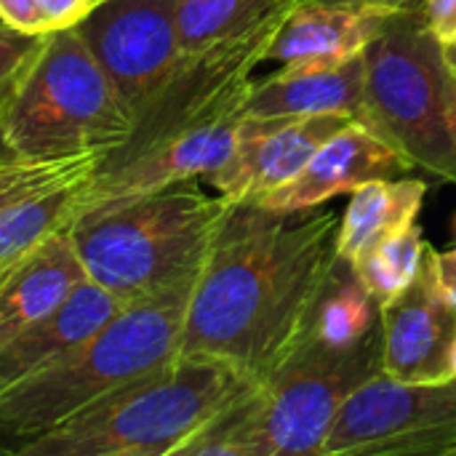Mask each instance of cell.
Returning <instances> with one entry per match:
<instances>
[{
  "label": "cell",
  "mask_w": 456,
  "mask_h": 456,
  "mask_svg": "<svg viewBox=\"0 0 456 456\" xmlns=\"http://www.w3.org/2000/svg\"><path fill=\"white\" fill-rule=\"evenodd\" d=\"M331 208L273 211L232 203L195 278L179 355L230 363L267 379L305 339L337 262Z\"/></svg>",
  "instance_id": "6da1fadb"
},
{
  "label": "cell",
  "mask_w": 456,
  "mask_h": 456,
  "mask_svg": "<svg viewBox=\"0 0 456 456\" xmlns=\"http://www.w3.org/2000/svg\"><path fill=\"white\" fill-rule=\"evenodd\" d=\"M289 8L243 35L182 53L171 75L134 115L128 139L107 152L86 182L80 216L179 182H206L235 147L251 72L265 61Z\"/></svg>",
  "instance_id": "7a4b0ae2"
},
{
  "label": "cell",
  "mask_w": 456,
  "mask_h": 456,
  "mask_svg": "<svg viewBox=\"0 0 456 456\" xmlns=\"http://www.w3.org/2000/svg\"><path fill=\"white\" fill-rule=\"evenodd\" d=\"M230 206L190 179L80 216L69 240L86 278L128 307L192 283Z\"/></svg>",
  "instance_id": "3957f363"
},
{
  "label": "cell",
  "mask_w": 456,
  "mask_h": 456,
  "mask_svg": "<svg viewBox=\"0 0 456 456\" xmlns=\"http://www.w3.org/2000/svg\"><path fill=\"white\" fill-rule=\"evenodd\" d=\"M256 382L230 363L176 355L112 390L59 428L27 441L24 456H176L222 409Z\"/></svg>",
  "instance_id": "277c9868"
},
{
  "label": "cell",
  "mask_w": 456,
  "mask_h": 456,
  "mask_svg": "<svg viewBox=\"0 0 456 456\" xmlns=\"http://www.w3.org/2000/svg\"><path fill=\"white\" fill-rule=\"evenodd\" d=\"M192 286L195 281L120 307L112 321L56 363L5 387L0 393V436L13 441L8 452L174 361Z\"/></svg>",
  "instance_id": "5b68a950"
},
{
  "label": "cell",
  "mask_w": 456,
  "mask_h": 456,
  "mask_svg": "<svg viewBox=\"0 0 456 456\" xmlns=\"http://www.w3.org/2000/svg\"><path fill=\"white\" fill-rule=\"evenodd\" d=\"M382 374V339L350 353L302 339L259 385L222 409L176 456H321L347 395Z\"/></svg>",
  "instance_id": "8992f818"
},
{
  "label": "cell",
  "mask_w": 456,
  "mask_h": 456,
  "mask_svg": "<svg viewBox=\"0 0 456 456\" xmlns=\"http://www.w3.org/2000/svg\"><path fill=\"white\" fill-rule=\"evenodd\" d=\"M131 128L134 112L75 27L45 35L0 110V144L13 158L112 152Z\"/></svg>",
  "instance_id": "52a82bcc"
},
{
  "label": "cell",
  "mask_w": 456,
  "mask_h": 456,
  "mask_svg": "<svg viewBox=\"0 0 456 456\" xmlns=\"http://www.w3.org/2000/svg\"><path fill=\"white\" fill-rule=\"evenodd\" d=\"M366 123L411 168L456 184V77L419 8L387 16L366 45Z\"/></svg>",
  "instance_id": "ba28073f"
},
{
  "label": "cell",
  "mask_w": 456,
  "mask_h": 456,
  "mask_svg": "<svg viewBox=\"0 0 456 456\" xmlns=\"http://www.w3.org/2000/svg\"><path fill=\"white\" fill-rule=\"evenodd\" d=\"M454 449L456 377L401 382L382 371L347 395L321 456H452Z\"/></svg>",
  "instance_id": "9c48e42d"
},
{
  "label": "cell",
  "mask_w": 456,
  "mask_h": 456,
  "mask_svg": "<svg viewBox=\"0 0 456 456\" xmlns=\"http://www.w3.org/2000/svg\"><path fill=\"white\" fill-rule=\"evenodd\" d=\"M75 29L134 115L182 59L176 0H104Z\"/></svg>",
  "instance_id": "30bf717a"
},
{
  "label": "cell",
  "mask_w": 456,
  "mask_h": 456,
  "mask_svg": "<svg viewBox=\"0 0 456 456\" xmlns=\"http://www.w3.org/2000/svg\"><path fill=\"white\" fill-rule=\"evenodd\" d=\"M436 254L428 243L414 281L382 305V371L401 382L456 377V310L441 289Z\"/></svg>",
  "instance_id": "8fae6325"
},
{
  "label": "cell",
  "mask_w": 456,
  "mask_h": 456,
  "mask_svg": "<svg viewBox=\"0 0 456 456\" xmlns=\"http://www.w3.org/2000/svg\"><path fill=\"white\" fill-rule=\"evenodd\" d=\"M350 120L347 115H246L230 158L206 182L230 203H256L297 176L313 152Z\"/></svg>",
  "instance_id": "7c38bea8"
},
{
  "label": "cell",
  "mask_w": 456,
  "mask_h": 456,
  "mask_svg": "<svg viewBox=\"0 0 456 456\" xmlns=\"http://www.w3.org/2000/svg\"><path fill=\"white\" fill-rule=\"evenodd\" d=\"M409 171L414 168L382 136L366 123L350 120L313 152L297 176L262 195L256 206L273 211L315 208L337 195H350L366 182L398 179Z\"/></svg>",
  "instance_id": "4fadbf2b"
},
{
  "label": "cell",
  "mask_w": 456,
  "mask_h": 456,
  "mask_svg": "<svg viewBox=\"0 0 456 456\" xmlns=\"http://www.w3.org/2000/svg\"><path fill=\"white\" fill-rule=\"evenodd\" d=\"M366 110V56L342 61L283 64L275 75L251 80L246 115H347L361 120Z\"/></svg>",
  "instance_id": "5bb4252c"
},
{
  "label": "cell",
  "mask_w": 456,
  "mask_h": 456,
  "mask_svg": "<svg viewBox=\"0 0 456 456\" xmlns=\"http://www.w3.org/2000/svg\"><path fill=\"white\" fill-rule=\"evenodd\" d=\"M120 305L88 278L45 318L0 347V393L56 363L118 315Z\"/></svg>",
  "instance_id": "9a60e30c"
},
{
  "label": "cell",
  "mask_w": 456,
  "mask_h": 456,
  "mask_svg": "<svg viewBox=\"0 0 456 456\" xmlns=\"http://www.w3.org/2000/svg\"><path fill=\"white\" fill-rule=\"evenodd\" d=\"M385 21L387 16L382 13L323 3H294L267 45L265 61H342L363 53L366 45L382 32Z\"/></svg>",
  "instance_id": "2e32d148"
},
{
  "label": "cell",
  "mask_w": 456,
  "mask_h": 456,
  "mask_svg": "<svg viewBox=\"0 0 456 456\" xmlns=\"http://www.w3.org/2000/svg\"><path fill=\"white\" fill-rule=\"evenodd\" d=\"M83 281L86 270L69 232L48 240L0 286V347L27 326L51 315Z\"/></svg>",
  "instance_id": "e0dca14e"
},
{
  "label": "cell",
  "mask_w": 456,
  "mask_h": 456,
  "mask_svg": "<svg viewBox=\"0 0 456 456\" xmlns=\"http://www.w3.org/2000/svg\"><path fill=\"white\" fill-rule=\"evenodd\" d=\"M428 195L425 179L398 176L374 179L350 192V203L339 222L337 254L355 265L371 246L417 222Z\"/></svg>",
  "instance_id": "ac0fdd59"
},
{
  "label": "cell",
  "mask_w": 456,
  "mask_h": 456,
  "mask_svg": "<svg viewBox=\"0 0 456 456\" xmlns=\"http://www.w3.org/2000/svg\"><path fill=\"white\" fill-rule=\"evenodd\" d=\"M305 339L334 353H350L382 339V305L342 256L329 273Z\"/></svg>",
  "instance_id": "d6986e66"
},
{
  "label": "cell",
  "mask_w": 456,
  "mask_h": 456,
  "mask_svg": "<svg viewBox=\"0 0 456 456\" xmlns=\"http://www.w3.org/2000/svg\"><path fill=\"white\" fill-rule=\"evenodd\" d=\"M91 176L32 198L0 216V286L48 240L72 230L83 214V187Z\"/></svg>",
  "instance_id": "ffe728a7"
},
{
  "label": "cell",
  "mask_w": 456,
  "mask_h": 456,
  "mask_svg": "<svg viewBox=\"0 0 456 456\" xmlns=\"http://www.w3.org/2000/svg\"><path fill=\"white\" fill-rule=\"evenodd\" d=\"M294 0H176V32L182 53L211 48L222 40L243 35Z\"/></svg>",
  "instance_id": "44dd1931"
},
{
  "label": "cell",
  "mask_w": 456,
  "mask_h": 456,
  "mask_svg": "<svg viewBox=\"0 0 456 456\" xmlns=\"http://www.w3.org/2000/svg\"><path fill=\"white\" fill-rule=\"evenodd\" d=\"M107 150L102 152H86L75 158H3L0 160V216L8 211L24 206L32 198H40L45 192H53L59 187L75 184L102 166Z\"/></svg>",
  "instance_id": "7402d4cb"
},
{
  "label": "cell",
  "mask_w": 456,
  "mask_h": 456,
  "mask_svg": "<svg viewBox=\"0 0 456 456\" xmlns=\"http://www.w3.org/2000/svg\"><path fill=\"white\" fill-rule=\"evenodd\" d=\"M425 251L428 240L422 235V227L414 222L406 230L393 232L377 246H371L353 267L363 286L371 291V297L385 305L414 281L422 267Z\"/></svg>",
  "instance_id": "603a6c76"
},
{
  "label": "cell",
  "mask_w": 456,
  "mask_h": 456,
  "mask_svg": "<svg viewBox=\"0 0 456 456\" xmlns=\"http://www.w3.org/2000/svg\"><path fill=\"white\" fill-rule=\"evenodd\" d=\"M48 32H24L0 21V110L16 91L21 75L43 48Z\"/></svg>",
  "instance_id": "cb8c5ba5"
},
{
  "label": "cell",
  "mask_w": 456,
  "mask_h": 456,
  "mask_svg": "<svg viewBox=\"0 0 456 456\" xmlns=\"http://www.w3.org/2000/svg\"><path fill=\"white\" fill-rule=\"evenodd\" d=\"M102 3L104 0H37L43 32H56V29L77 27Z\"/></svg>",
  "instance_id": "d4e9b609"
},
{
  "label": "cell",
  "mask_w": 456,
  "mask_h": 456,
  "mask_svg": "<svg viewBox=\"0 0 456 456\" xmlns=\"http://www.w3.org/2000/svg\"><path fill=\"white\" fill-rule=\"evenodd\" d=\"M425 24L430 27V32L444 43H454L456 40V0H422L419 5Z\"/></svg>",
  "instance_id": "484cf974"
},
{
  "label": "cell",
  "mask_w": 456,
  "mask_h": 456,
  "mask_svg": "<svg viewBox=\"0 0 456 456\" xmlns=\"http://www.w3.org/2000/svg\"><path fill=\"white\" fill-rule=\"evenodd\" d=\"M0 21L24 32H43L37 0H0Z\"/></svg>",
  "instance_id": "4316f807"
},
{
  "label": "cell",
  "mask_w": 456,
  "mask_h": 456,
  "mask_svg": "<svg viewBox=\"0 0 456 456\" xmlns=\"http://www.w3.org/2000/svg\"><path fill=\"white\" fill-rule=\"evenodd\" d=\"M294 3H323V5H337V8L382 13V16H393V13L411 11V8L422 5V0H294Z\"/></svg>",
  "instance_id": "83f0119b"
},
{
  "label": "cell",
  "mask_w": 456,
  "mask_h": 456,
  "mask_svg": "<svg viewBox=\"0 0 456 456\" xmlns=\"http://www.w3.org/2000/svg\"><path fill=\"white\" fill-rule=\"evenodd\" d=\"M436 267H438L441 289H444V294L449 297V302L454 305L456 310V259L449 256L446 251H438L436 254Z\"/></svg>",
  "instance_id": "f1b7e54d"
},
{
  "label": "cell",
  "mask_w": 456,
  "mask_h": 456,
  "mask_svg": "<svg viewBox=\"0 0 456 456\" xmlns=\"http://www.w3.org/2000/svg\"><path fill=\"white\" fill-rule=\"evenodd\" d=\"M444 51H446V61H449V67H452V72H454L456 77V40L449 43V45H444Z\"/></svg>",
  "instance_id": "f546056e"
},
{
  "label": "cell",
  "mask_w": 456,
  "mask_h": 456,
  "mask_svg": "<svg viewBox=\"0 0 456 456\" xmlns=\"http://www.w3.org/2000/svg\"><path fill=\"white\" fill-rule=\"evenodd\" d=\"M454 230H456V216H454ZM446 254H449V256H454V259H456V246L452 248V251H446Z\"/></svg>",
  "instance_id": "4dcf8cb0"
},
{
  "label": "cell",
  "mask_w": 456,
  "mask_h": 456,
  "mask_svg": "<svg viewBox=\"0 0 456 456\" xmlns=\"http://www.w3.org/2000/svg\"><path fill=\"white\" fill-rule=\"evenodd\" d=\"M452 456H456V449H454V452H452Z\"/></svg>",
  "instance_id": "1f68e13d"
},
{
  "label": "cell",
  "mask_w": 456,
  "mask_h": 456,
  "mask_svg": "<svg viewBox=\"0 0 456 456\" xmlns=\"http://www.w3.org/2000/svg\"><path fill=\"white\" fill-rule=\"evenodd\" d=\"M454 369H456V361H454Z\"/></svg>",
  "instance_id": "d6a6232c"
}]
</instances>
